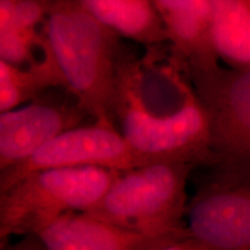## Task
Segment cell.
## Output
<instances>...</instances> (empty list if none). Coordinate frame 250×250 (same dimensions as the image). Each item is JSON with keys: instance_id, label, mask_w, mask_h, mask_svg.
<instances>
[{"instance_id": "1", "label": "cell", "mask_w": 250, "mask_h": 250, "mask_svg": "<svg viewBox=\"0 0 250 250\" xmlns=\"http://www.w3.org/2000/svg\"><path fill=\"white\" fill-rule=\"evenodd\" d=\"M158 49L118 66L112 104L115 126L133 151L151 162L214 165L208 114L186 70Z\"/></svg>"}, {"instance_id": "2", "label": "cell", "mask_w": 250, "mask_h": 250, "mask_svg": "<svg viewBox=\"0 0 250 250\" xmlns=\"http://www.w3.org/2000/svg\"><path fill=\"white\" fill-rule=\"evenodd\" d=\"M44 51L51 57L62 87L77 99L94 122L111 124L120 39L83 5L58 4L48 12L41 30Z\"/></svg>"}, {"instance_id": "3", "label": "cell", "mask_w": 250, "mask_h": 250, "mask_svg": "<svg viewBox=\"0 0 250 250\" xmlns=\"http://www.w3.org/2000/svg\"><path fill=\"white\" fill-rule=\"evenodd\" d=\"M195 167L159 161L121 171L85 213L152 237L186 235L187 186Z\"/></svg>"}, {"instance_id": "4", "label": "cell", "mask_w": 250, "mask_h": 250, "mask_svg": "<svg viewBox=\"0 0 250 250\" xmlns=\"http://www.w3.org/2000/svg\"><path fill=\"white\" fill-rule=\"evenodd\" d=\"M120 173L100 167L57 168L23 177L0 192V245L37 235L62 215L89 210Z\"/></svg>"}, {"instance_id": "5", "label": "cell", "mask_w": 250, "mask_h": 250, "mask_svg": "<svg viewBox=\"0 0 250 250\" xmlns=\"http://www.w3.org/2000/svg\"><path fill=\"white\" fill-rule=\"evenodd\" d=\"M213 166L188 203V233L213 250H250V165Z\"/></svg>"}, {"instance_id": "6", "label": "cell", "mask_w": 250, "mask_h": 250, "mask_svg": "<svg viewBox=\"0 0 250 250\" xmlns=\"http://www.w3.org/2000/svg\"><path fill=\"white\" fill-rule=\"evenodd\" d=\"M151 164L140 156L116 126L94 122L59 134L26 161L0 171V192L36 171L100 167L124 171Z\"/></svg>"}, {"instance_id": "7", "label": "cell", "mask_w": 250, "mask_h": 250, "mask_svg": "<svg viewBox=\"0 0 250 250\" xmlns=\"http://www.w3.org/2000/svg\"><path fill=\"white\" fill-rule=\"evenodd\" d=\"M189 78L210 122L214 165H250V68L220 66Z\"/></svg>"}, {"instance_id": "8", "label": "cell", "mask_w": 250, "mask_h": 250, "mask_svg": "<svg viewBox=\"0 0 250 250\" xmlns=\"http://www.w3.org/2000/svg\"><path fill=\"white\" fill-rule=\"evenodd\" d=\"M87 117L65 89L61 96L46 90L23 107L0 114V171L26 161L59 134L85 125Z\"/></svg>"}, {"instance_id": "9", "label": "cell", "mask_w": 250, "mask_h": 250, "mask_svg": "<svg viewBox=\"0 0 250 250\" xmlns=\"http://www.w3.org/2000/svg\"><path fill=\"white\" fill-rule=\"evenodd\" d=\"M167 31L171 57L189 76L220 67L212 43L210 0H153Z\"/></svg>"}, {"instance_id": "10", "label": "cell", "mask_w": 250, "mask_h": 250, "mask_svg": "<svg viewBox=\"0 0 250 250\" xmlns=\"http://www.w3.org/2000/svg\"><path fill=\"white\" fill-rule=\"evenodd\" d=\"M37 236L48 250H154L176 239L144 235L85 212L62 215Z\"/></svg>"}, {"instance_id": "11", "label": "cell", "mask_w": 250, "mask_h": 250, "mask_svg": "<svg viewBox=\"0 0 250 250\" xmlns=\"http://www.w3.org/2000/svg\"><path fill=\"white\" fill-rule=\"evenodd\" d=\"M87 11L121 39L160 49L167 31L151 0H81Z\"/></svg>"}, {"instance_id": "12", "label": "cell", "mask_w": 250, "mask_h": 250, "mask_svg": "<svg viewBox=\"0 0 250 250\" xmlns=\"http://www.w3.org/2000/svg\"><path fill=\"white\" fill-rule=\"evenodd\" d=\"M212 43L219 61L230 68H250V4L210 0Z\"/></svg>"}, {"instance_id": "13", "label": "cell", "mask_w": 250, "mask_h": 250, "mask_svg": "<svg viewBox=\"0 0 250 250\" xmlns=\"http://www.w3.org/2000/svg\"><path fill=\"white\" fill-rule=\"evenodd\" d=\"M62 88L55 62L44 51V57L29 67H17L0 61V112L13 110L31 102L46 90Z\"/></svg>"}, {"instance_id": "14", "label": "cell", "mask_w": 250, "mask_h": 250, "mask_svg": "<svg viewBox=\"0 0 250 250\" xmlns=\"http://www.w3.org/2000/svg\"><path fill=\"white\" fill-rule=\"evenodd\" d=\"M42 50V37L36 30L12 29L0 33V61L17 67H29L42 58L35 57Z\"/></svg>"}, {"instance_id": "15", "label": "cell", "mask_w": 250, "mask_h": 250, "mask_svg": "<svg viewBox=\"0 0 250 250\" xmlns=\"http://www.w3.org/2000/svg\"><path fill=\"white\" fill-rule=\"evenodd\" d=\"M154 250H213L205 243H203L196 237L190 235L189 233L186 235L176 237L170 241L159 246Z\"/></svg>"}, {"instance_id": "16", "label": "cell", "mask_w": 250, "mask_h": 250, "mask_svg": "<svg viewBox=\"0 0 250 250\" xmlns=\"http://www.w3.org/2000/svg\"><path fill=\"white\" fill-rule=\"evenodd\" d=\"M0 250H48L37 235H23L14 237L0 245Z\"/></svg>"}, {"instance_id": "17", "label": "cell", "mask_w": 250, "mask_h": 250, "mask_svg": "<svg viewBox=\"0 0 250 250\" xmlns=\"http://www.w3.org/2000/svg\"><path fill=\"white\" fill-rule=\"evenodd\" d=\"M247 1H248V2H249V4H250V0H247Z\"/></svg>"}]
</instances>
